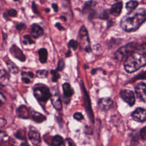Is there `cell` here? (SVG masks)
<instances>
[{
	"instance_id": "603a6c76",
	"label": "cell",
	"mask_w": 146,
	"mask_h": 146,
	"mask_svg": "<svg viewBox=\"0 0 146 146\" xmlns=\"http://www.w3.org/2000/svg\"><path fill=\"white\" fill-rule=\"evenodd\" d=\"M138 5H139L138 2L136 1H131L126 3L125 7L127 9V10H128L129 12L135 10L137 7Z\"/></svg>"
},
{
	"instance_id": "2e32d148",
	"label": "cell",
	"mask_w": 146,
	"mask_h": 146,
	"mask_svg": "<svg viewBox=\"0 0 146 146\" xmlns=\"http://www.w3.org/2000/svg\"><path fill=\"white\" fill-rule=\"evenodd\" d=\"M10 75L5 69H0V85L5 86L8 84Z\"/></svg>"
},
{
	"instance_id": "f1b7e54d",
	"label": "cell",
	"mask_w": 146,
	"mask_h": 146,
	"mask_svg": "<svg viewBox=\"0 0 146 146\" xmlns=\"http://www.w3.org/2000/svg\"><path fill=\"white\" fill-rule=\"evenodd\" d=\"M63 146H76L74 141L70 138L66 139L63 143Z\"/></svg>"
},
{
	"instance_id": "ac0fdd59",
	"label": "cell",
	"mask_w": 146,
	"mask_h": 146,
	"mask_svg": "<svg viewBox=\"0 0 146 146\" xmlns=\"http://www.w3.org/2000/svg\"><path fill=\"white\" fill-rule=\"evenodd\" d=\"M30 113H31V115L33 120L35 122L41 123L46 119V117L43 115H42L39 112H36L34 110H31Z\"/></svg>"
},
{
	"instance_id": "52a82bcc",
	"label": "cell",
	"mask_w": 146,
	"mask_h": 146,
	"mask_svg": "<svg viewBox=\"0 0 146 146\" xmlns=\"http://www.w3.org/2000/svg\"><path fill=\"white\" fill-rule=\"evenodd\" d=\"M120 98L129 106H133L135 103V96L132 91L124 89L120 92Z\"/></svg>"
},
{
	"instance_id": "f35d334b",
	"label": "cell",
	"mask_w": 146,
	"mask_h": 146,
	"mask_svg": "<svg viewBox=\"0 0 146 146\" xmlns=\"http://www.w3.org/2000/svg\"><path fill=\"white\" fill-rule=\"evenodd\" d=\"M55 27H56L59 30H60V31H62V30H64V27H63V26L61 25V24H60V23H59V22H56V23H55Z\"/></svg>"
},
{
	"instance_id": "484cf974",
	"label": "cell",
	"mask_w": 146,
	"mask_h": 146,
	"mask_svg": "<svg viewBox=\"0 0 146 146\" xmlns=\"http://www.w3.org/2000/svg\"><path fill=\"white\" fill-rule=\"evenodd\" d=\"M48 72L46 70H39L36 72V76L38 78H44L47 77Z\"/></svg>"
},
{
	"instance_id": "cb8c5ba5",
	"label": "cell",
	"mask_w": 146,
	"mask_h": 146,
	"mask_svg": "<svg viewBox=\"0 0 146 146\" xmlns=\"http://www.w3.org/2000/svg\"><path fill=\"white\" fill-rule=\"evenodd\" d=\"M23 43L25 45L34 44L35 42L32 39L31 36L29 35H25L23 36Z\"/></svg>"
},
{
	"instance_id": "ab89813d",
	"label": "cell",
	"mask_w": 146,
	"mask_h": 146,
	"mask_svg": "<svg viewBox=\"0 0 146 146\" xmlns=\"http://www.w3.org/2000/svg\"><path fill=\"white\" fill-rule=\"evenodd\" d=\"M32 9H33V11L34 13L38 14V11L37 8H36V4L34 2H32Z\"/></svg>"
},
{
	"instance_id": "d6986e66",
	"label": "cell",
	"mask_w": 146,
	"mask_h": 146,
	"mask_svg": "<svg viewBox=\"0 0 146 146\" xmlns=\"http://www.w3.org/2000/svg\"><path fill=\"white\" fill-rule=\"evenodd\" d=\"M63 94L66 98H70L74 94V90L68 83H64L62 85Z\"/></svg>"
},
{
	"instance_id": "4316f807",
	"label": "cell",
	"mask_w": 146,
	"mask_h": 146,
	"mask_svg": "<svg viewBox=\"0 0 146 146\" xmlns=\"http://www.w3.org/2000/svg\"><path fill=\"white\" fill-rule=\"evenodd\" d=\"M67 45H68V48H69V50L70 48H72L74 50H76L78 46V43L76 40L71 39L68 42Z\"/></svg>"
},
{
	"instance_id": "6da1fadb",
	"label": "cell",
	"mask_w": 146,
	"mask_h": 146,
	"mask_svg": "<svg viewBox=\"0 0 146 146\" xmlns=\"http://www.w3.org/2000/svg\"><path fill=\"white\" fill-rule=\"evenodd\" d=\"M146 11L145 8H139L128 12L120 20V27L126 32L136 31L145 22Z\"/></svg>"
},
{
	"instance_id": "8992f818",
	"label": "cell",
	"mask_w": 146,
	"mask_h": 146,
	"mask_svg": "<svg viewBox=\"0 0 146 146\" xmlns=\"http://www.w3.org/2000/svg\"><path fill=\"white\" fill-rule=\"evenodd\" d=\"M82 88H83V99H84V107L86 108V112L88 114V116L90 118V119L94 123V113L93 111L92 110L91 107V100L90 99L89 95L88 92H87L83 83L82 82Z\"/></svg>"
},
{
	"instance_id": "ba28073f",
	"label": "cell",
	"mask_w": 146,
	"mask_h": 146,
	"mask_svg": "<svg viewBox=\"0 0 146 146\" xmlns=\"http://www.w3.org/2000/svg\"><path fill=\"white\" fill-rule=\"evenodd\" d=\"M28 136L31 142L35 145L37 146L40 144L41 141L39 132L34 127H31L28 132Z\"/></svg>"
},
{
	"instance_id": "7402d4cb",
	"label": "cell",
	"mask_w": 146,
	"mask_h": 146,
	"mask_svg": "<svg viewBox=\"0 0 146 146\" xmlns=\"http://www.w3.org/2000/svg\"><path fill=\"white\" fill-rule=\"evenodd\" d=\"M63 139L59 135H56L53 137L51 140L52 146H60L63 143Z\"/></svg>"
},
{
	"instance_id": "d6a6232c",
	"label": "cell",
	"mask_w": 146,
	"mask_h": 146,
	"mask_svg": "<svg viewBox=\"0 0 146 146\" xmlns=\"http://www.w3.org/2000/svg\"><path fill=\"white\" fill-rule=\"evenodd\" d=\"M74 118L78 121H80L83 119V116L80 112H75L73 115Z\"/></svg>"
},
{
	"instance_id": "4fadbf2b",
	"label": "cell",
	"mask_w": 146,
	"mask_h": 146,
	"mask_svg": "<svg viewBox=\"0 0 146 146\" xmlns=\"http://www.w3.org/2000/svg\"><path fill=\"white\" fill-rule=\"evenodd\" d=\"M10 51L15 58H17L19 60L22 62H24L26 60V56L23 54V52L19 47H18L15 45H13L10 48Z\"/></svg>"
},
{
	"instance_id": "3957f363",
	"label": "cell",
	"mask_w": 146,
	"mask_h": 146,
	"mask_svg": "<svg viewBox=\"0 0 146 146\" xmlns=\"http://www.w3.org/2000/svg\"><path fill=\"white\" fill-rule=\"evenodd\" d=\"M137 43L136 42H131L119 48L114 53V58L117 61H122L125 59L137 47Z\"/></svg>"
},
{
	"instance_id": "e575fe53",
	"label": "cell",
	"mask_w": 146,
	"mask_h": 146,
	"mask_svg": "<svg viewBox=\"0 0 146 146\" xmlns=\"http://www.w3.org/2000/svg\"><path fill=\"white\" fill-rule=\"evenodd\" d=\"M141 137L143 139V140H145L146 139V130H145V127H144L141 130L140 133Z\"/></svg>"
},
{
	"instance_id": "f546056e",
	"label": "cell",
	"mask_w": 146,
	"mask_h": 146,
	"mask_svg": "<svg viewBox=\"0 0 146 146\" xmlns=\"http://www.w3.org/2000/svg\"><path fill=\"white\" fill-rule=\"evenodd\" d=\"M109 11L107 10H103L102 13H100L99 18L101 19H106L109 17Z\"/></svg>"
},
{
	"instance_id": "74e56055",
	"label": "cell",
	"mask_w": 146,
	"mask_h": 146,
	"mask_svg": "<svg viewBox=\"0 0 146 146\" xmlns=\"http://www.w3.org/2000/svg\"><path fill=\"white\" fill-rule=\"evenodd\" d=\"M22 81L23 82H24L25 83H26V84L30 83L31 82V80L29 78H27L26 76H23L22 77Z\"/></svg>"
},
{
	"instance_id": "30bf717a",
	"label": "cell",
	"mask_w": 146,
	"mask_h": 146,
	"mask_svg": "<svg viewBox=\"0 0 146 146\" xmlns=\"http://www.w3.org/2000/svg\"><path fill=\"white\" fill-rule=\"evenodd\" d=\"M145 88L146 85L144 82H140L137 84L135 88V93L139 99H140L141 101L145 102Z\"/></svg>"
},
{
	"instance_id": "7bdbcfd3",
	"label": "cell",
	"mask_w": 146,
	"mask_h": 146,
	"mask_svg": "<svg viewBox=\"0 0 146 146\" xmlns=\"http://www.w3.org/2000/svg\"><path fill=\"white\" fill-rule=\"evenodd\" d=\"M66 57H70L71 55V51L70 50H68L65 54Z\"/></svg>"
},
{
	"instance_id": "9c48e42d",
	"label": "cell",
	"mask_w": 146,
	"mask_h": 146,
	"mask_svg": "<svg viewBox=\"0 0 146 146\" xmlns=\"http://www.w3.org/2000/svg\"><path fill=\"white\" fill-rule=\"evenodd\" d=\"M131 116L133 120L138 122H144L145 120L146 112L143 108H137L132 113Z\"/></svg>"
},
{
	"instance_id": "d590c367",
	"label": "cell",
	"mask_w": 146,
	"mask_h": 146,
	"mask_svg": "<svg viewBox=\"0 0 146 146\" xmlns=\"http://www.w3.org/2000/svg\"><path fill=\"white\" fill-rule=\"evenodd\" d=\"M6 98L5 97L3 94L0 92V106L4 104L6 102Z\"/></svg>"
},
{
	"instance_id": "277c9868",
	"label": "cell",
	"mask_w": 146,
	"mask_h": 146,
	"mask_svg": "<svg viewBox=\"0 0 146 146\" xmlns=\"http://www.w3.org/2000/svg\"><path fill=\"white\" fill-rule=\"evenodd\" d=\"M33 94L38 100L42 102H46L51 96L49 88L43 84L35 85L33 88Z\"/></svg>"
},
{
	"instance_id": "ee69618b",
	"label": "cell",
	"mask_w": 146,
	"mask_h": 146,
	"mask_svg": "<svg viewBox=\"0 0 146 146\" xmlns=\"http://www.w3.org/2000/svg\"><path fill=\"white\" fill-rule=\"evenodd\" d=\"M21 146H30V145L27 143H22Z\"/></svg>"
},
{
	"instance_id": "8fae6325",
	"label": "cell",
	"mask_w": 146,
	"mask_h": 146,
	"mask_svg": "<svg viewBox=\"0 0 146 146\" xmlns=\"http://www.w3.org/2000/svg\"><path fill=\"white\" fill-rule=\"evenodd\" d=\"M113 104V100L111 98L108 97L101 98L98 102V106L99 108L103 111L108 110Z\"/></svg>"
},
{
	"instance_id": "9a60e30c",
	"label": "cell",
	"mask_w": 146,
	"mask_h": 146,
	"mask_svg": "<svg viewBox=\"0 0 146 146\" xmlns=\"http://www.w3.org/2000/svg\"><path fill=\"white\" fill-rule=\"evenodd\" d=\"M123 8V2H117L113 4L110 9V13L115 17H118L122 10Z\"/></svg>"
},
{
	"instance_id": "f6af8a7d",
	"label": "cell",
	"mask_w": 146,
	"mask_h": 146,
	"mask_svg": "<svg viewBox=\"0 0 146 146\" xmlns=\"http://www.w3.org/2000/svg\"><path fill=\"white\" fill-rule=\"evenodd\" d=\"M60 19H62V20L64 21H66V18L64 16H62V15H61V16L60 17Z\"/></svg>"
},
{
	"instance_id": "ffe728a7",
	"label": "cell",
	"mask_w": 146,
	"mask_h": 146,
	"mask_svg": "<svg viewBox=\"0 0 146 146\" xmlns=\"http://www.w3.org/2000/svg\"><path fill=\"white\" fill-rule=\"evenodd\" d=\"M39 54V61L42 63H45L47 62L48 53L46 48H41L38 50Z\"/></svg>"
},
{
	"instance_id": "4dcf8cb0",
	"label": "cell",
	"mask_w": 146,
	"mask_h": 146,
	"mask_svg": "<svg viewBox=\"0 0 146 146\" xmlns=\"http://www.w3.org/2000/svg\"><path fill=\"white\" fill-rule=\"evenodd\" d=\"M64 67V62L63 59H60L58 61V66H57V67L55 70L57 71H61L63 70Z\"/></svg>"
},
{
	"instance_id": "bcb514c9",
	"label": "cell",
	"mask_w": 146,
	"mask_h": 146,
	"mask_svg": "<svg viewBox=\"0 0 146 146\" xmlns=\"http://www.w3.org/2000/svg\"><path fill=\"white\" fill-rule=\"evenodd\" d=\"M50 9H48V8H47V9H45V11H46V12H47V13H48V12H49L50 11Z\"/></svg>"
},
{
	"instance_id": "44dd1931",
	"label": "cell",
	"mask_w": 146,
	"mask_h": 146,
	"mask_svg": "<svg viewBox=\"0 0 146 146\" xmlns=\"http://www.w3.org/2000/svg\"><path fill=\"white\" fill-rule=\"evenodd\" d=\"M6 66H7L9 71L14 74H16L19 71V68L17 67V66L12 61H11L10 60H7L6 62Z\"/></svg>"
},
{
	"instance_id": "e0dca14e",
	"label": "cell",
	"mask_w": 146,
	"mask_h": 146,
	"mask_svg": "<svg viewBox=\"0 0 146 146\" xmlns=\"http://www.w3.org/2000/svg\"><path fill=\"white\" fill-rule=\"evenodd\" d=\"M17 113L18 117L23 119H27L30 116L29 112L27 110V108L23 105H22L18 108L17 110Z\"/></svg>"
},
{
	"instance_id": "5bb4252c",
	"label": "cell",
	"mask_w": 146,
	"mask_h": 146,
	"mask_svg": "<svg viewBox=\"0 0 146 146\" xmlns=\"http://www.w3.org/2000/svg\"><path fill=\"white\" fill-rule=\"evenodd\" d=\"M50 99L54 108L57 111H60L62 108V104L59 94L58 92L54 93L51 96Z\"/></svg>"
},
{
	"instance_id": "836d02e7",
	"label": "cell",
	"mask_w": 146,
	"mask_h": 146,
	"mask_svg": "<svg viewBox=\"0 0 146 146\" xmlns=\"http://www.w3.org/2000/svg\"><path fill=\"white\" fill-rule=\"evenodd\" d=\"M15 28L19 30V31H21V30H24L26 28V26L25 23H19L18 24L16 25L15 26Z\"/></svg>"
},
{
	"instance_id": "7c38bea8",
	"label": "cell",
	"mask_w": 146,
	"mask_h": 146,
	"mask_svg": "<svg viewBox=\"0 0 146 146\" xmlns=\"http://www.w3.org/2000/svg\"><path fill=\"white\" fill-rule=\"evenodd\" d=\"M30 34L34 38H38L43 35V29L39 25L36 23H33L31 26Z\"/></svg>"
},
{
	"instance_id": "b9f144b4",
	"label": "cell",
	"mask_w": 146,
	"mask_h": 146,
	"mask_svg": "<svg viewBox=\"0 0 146 146\" xmlns=\"http://www.w3.org/2000/svg\"><path fill=\"white\" fill-rule=\"evenodd\" d=\"M23 73H24L25 75H28L29 77L30 78H33L34 76V74H33L32 72H30V71H29V72H23Z\"/></svg>"
},
{
	"instance_id": "7a4b0ae2",
	"label": "cell",
	"mask_w": 146,
	"mask_h": 146,
	"mask_svg": "<svg viewBox=\"0 0 146 146\" xmlns=\"http://www.w3.org/2000/svg\"><path fill=\"white\" fill-rule=\"evenodd\" d=\"M146 63L145 43L138 46L125 59L124 67L128 73H132L145 66Z\"/></svg>"
},
{
	"instance_id": "1f68e13d",
	"label": "cell",
	"mask_w": 146,
	"mask_h": 146,
	"mask_svg": "<svg viewBox=\"0 0 146 146\" xmlns=\"http://www.w3.org/2000/svg\"><path fill=\"white\" fill-rule=\"evenodd\" d=\"M6 14L11 17H15L17 15V11L15 9H10L7 11Z\"/></svg>"
},
{
	"instance_id": "d4e9b609",
	"label": "cell",
	"mask_w": 146,
	"mask_h": 146,
	"mask_svg": "<svg viewBox=\"0 0 146 146\" xmlns=\"http://www.w3.org/2000/svg\"><path fill=\"white\" fill-rule=\"evenodd\" d=\"M94 2V1H88L86 2L85 3V4L84 5L83 9H82V11L83 13H85L86 12H87L88 11H89L91 8H92V6H93V3Z\"/></svg>"
},
{
	"instance_id": "8d00e7d4",
	"label": "cell",
	"mask_w": 146,
	"mask_h": 146,
	"mask_svg": "<svg viewBox=\"0 0 146 146\" xmlns=\"http://www.w3.org/2000/svg\"><path fill=\"white\" fill-rule=\"evenodd\" d=\"M6 124V120L0 116V128H2V127H3Z\"/></svg>"
},
{
	"instance_id": "60d3db41",
	"label": "cell",
	"mask_w": 146,
	"mask_h": 146,
	"mask_svg": "<svg viewBox=\"0 0 146 146\" xmlns=\"http://www.w3.org/2000/svg\"><path fill=\"white\" fill-rule=\"evenodd\" d=\"M51 6H52V7L53 8V9H54V10L55 12H58V5H57L56 3H52V5H51Z\"/></svg>"
},
{
	"instance_id": "5b68a950",
	"label": "cell",
	"mask_w": 146,
	"mask_h": 146,
	"mask_svg": "<svg viewBox=\"0 0 146 146\" xmlns=\"http://www.w3.org/2000/svg\"><path fill=\"white\" fill-rule=\"evenodd\" d=\"M78 36L80 41V44L81 46H82L84 48L85 51L87 52H90V51H91L88 32L84 26L80 28Z\"/></svg>"
},
{
	"instance_id": "83f0119b",
	"label": "cell",
	"mask_w": 146,
	"mask_h": 146,
	"mask_svg": "<svg viewBox=\"0 0 146 146\" xmlns=\"http://www.w3.org/2000/svg\"><path fill=\"white\" fill-rule=\"evenodd\" d=\"M50 73L52 76V82H56L60 77V74L58 73V71H57L56 70H51L50 71Z\"/></svg>"
}]
</instances>
